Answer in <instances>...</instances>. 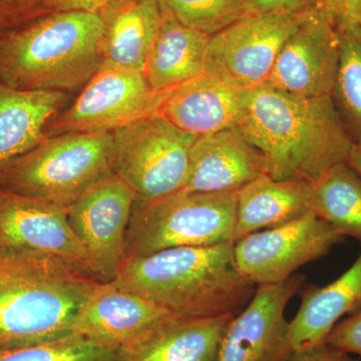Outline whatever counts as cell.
<instances>
[{"mask_svg": "<svg viewBox=\"0 0 361 361\" xmlns=\"http://www.w3.org/2000/svg\"><path fill=\"white\" fill-rule=\"evenodd\" d=\"M182 25L213 35L248 16L245 0H159Z\"/></svg>", "mask_w": 361, "mask_h": 361, "instance_id": "cell-27", "label": "cell"}, {"mask_svg": "<svg viewBox=\"0 0 361 361\" xmlns=\"http://www.w3.org/2000/svg\"><path fill=\"white\" fill-rule=\"evenodd\" d=\"M311 211L344 237L361 242V177L348 161L311 184Z\"/></svg>", "mask_w": 361, "mask_h": 361, "instance_id": "cell-24", "label": "cell"}, {"mask_svg": "<svg viewBox=\"0 0 361 361\" xmlns=\"http://www.w3.org/2000/svg\"><path fill=\"white\" fill-rule=\"evenodd\" d=\"M265 174L263 157L238 129L198 137L190 153L189 175L183 190L239 191Z\"/></svg>", "mask_w": 361, "mask_h": 361, "instance_id": "cell-16", "label": "cell"}, {"mask_svg": "<svg viewBox=\"0 0 361 361\" xmlns=\"http://www.w3.org/2000/svg\"><path fill=\"white\" fill-rule=\"evenodd\" d=\"M0 249L54 256L101 280L61 204L0 190Z\"/></svg>", "mask_w": 361, "mask_h": 361, "instance_id": "cell-12", "label": "cell"}, {"mask_svg": "<svg viewBox=\"0 0 361 361\" xmlns=\"http://www.w3.org/2000/svg\"><path fill=\"white\" fill-rule=\"evenodd\" d=\"M114 174L111 133L51 135L0 170V190L66 207Z\"/></svg>", "mask_w": 361, "mask_h": 361, "instance_id": "cell-5", "label": "cell"}, {"mask_svg": "<svg viewBox=\"0 0 361 361\" xmlns=\"http://www.w3.org/2000/svg\"><path fill=\"white\" fill-rule=\"evenodd\" d=\"M344 239L329 223L310 212L237 240L235 261L240 273L256 287L277 284L302 266L326 256Z\"/></svg>", "mask_w": 361, "mask_h": 361, "instance_id": "cell-10", "label": "cell"}, {"mask_svg": "<svg viewBox=\"0 0 361 361\" xmlns=\"http://www.w3.org/2000/svg\"><path fill=\"white\" fill-rule=\"evenodd\" d=\"M248 16L301 14L324 4V0H245Z\"/></svg>", "mask_w": 361, "mask_h": 361, "instance_id": "cell-32", "label": "cell"}, {"mask_svg": "<svg viewBox=\"0 0 361 361\" xmlns=\"http://www.w3.org/2000/svg\"><path fill=\"white\" fill-rule=\"evenodd\" d=\"M102 283L54 256L0 249V348L71 336Z\"/></svg>", "mask_w": 361, "mask_h": 361, "instance_id": "cell-3", "label": "cell"}, {"mask_svg": "<svg viewBox=\"0 0 361 361\" xmlns=\"http://www.w3.org/2000/svg\"><path fill=\"white\" fill-rule=\"evenodd\" d=\"M310 11L246 16L235 21L211 35L204 73L239 90L262 85L285 42Z\"/></svg>", "mask_w": 361, "mask_h": 361, "instance_id": "cell-9", "label": "cell"}, {"mask_svg": "<svg viewBox=\"0 0 361 361\" xmlns=\"http://www.w3.org/2000/svg\"><path fill=\"white\" fill-rule=\"evenodd\" d=\"M0 361H120L118 349L68 336L28 345L0 348Z\"/></svg>", "mask_w": 361, "mask_h": 361, "instance_id": "cell-26", "label": "cell"}, {"mask_svg": "<svg viewBox=\"0 0 361 361\" xmlns=\"http://www.w3.org/2000/svg\"><path fill=\"white\" fill-rule=\"evenodd\" d=\"M134 0H49L54 11H85L99 16L104 23L130 6Z\"/></svg>", "mask_w": 361, "mask_h": 361, "instance_id": "cell-31", "label": "cell"}, {"mask_svg": "<svg viewBox=\"0 0 361 361\" xmlns=\"http://www.w3.org/2000/svg\"><path fill=\"white\" fill-rule=\"evenodd\" d=\"M326 343L361 360V310L337 323Z\"/></svg>", "mask_w": 361, "mask_h": 361, "instance_id": "cell-30", "label": "cell"}, {"mask_svg": "<svg viewBox=\"0 0 361 361\" xmlns=\"http://www.w3.org/2000/svg\"><path fill=\"white\" fill-rule=\"evenodd\" d=\"M338 37L341 58L331 97L353 142L361 145V37Z\"/></svg>", "mask_w": 361, "mask_h": 361, "instance_id": "cell-25", "label": "cell"}, {"mask_svg": "<svg viewBox=\"0 0 361 361\" xmlns=\"http://www.w3.org/2000/svg\"><path fill=\"white\" fill-rule=\"evenodd\" d=\"M161 8L163 18L149 49L145 75L157 92H169L203 75L211 35L182 25Z\"/></svg>", "mask_w": 361, "mask_h": 361, "instance_id": "cell-22", "label": "cell"}, {"mask_svg": "<svg viewBox=\"0 0 361 361\" xmlns=\"http://www.w3.org/2000/svg\"><path fill=\"white\" fill-rule=\"evenodd\" d=\"M66 92L23 90L0 82V170L32 151L68 102Z\"/></svg>", "mask_w": 361, "mask_h": 361, "instance_id": "cell-20", "label": "cell"}, {"mask_svg": "<svg viewBox=\"0 0 361 361\" xmlns=\"http://www.w3.org/2000/svg\"><path fill=\"white\" fill-rule=\"evenodd\" d=\"M111 134V168L142 201L182 191L197 135L160 115L130 123Z\"/></svg>", "mask_w": 361, "mask_h": 361, "instance_id": "cell-7", "label": "cell"}, {"mask_svg": "<svg viewBox=\"0 0 361 361\" xmlns=\"http://www.w3.org/2000/svg\"><path fill=\"white\" fill-rule=\"evenodd\" d=\"M111 283L194 318L238 314L257 288L237 268L234 242L128 258Z\"/></svg>", "mask_w": 361, "mask_h": 361, "instance_id": "cell-2", "label": "cell"}, {"mask_svg": "<svg viewBox=\"0 0 361 361\" xmlns=\"http://www.w3.org/2000/svg\"><path fill=\"white\" fill-rule=\"evenodd\" d=\"M163 18L159 0H134L106 21L104 63L145 73Z\"/></svg>", "mask_w": 361, "mask_h": 361, "instance_id": "cell-23", "label": "cell"}, {"mask_svg": "<svg viewBox=\"0 0 361 361\" xmlns=\"http://www.w3.org/2000/svg\"><path fill=\"white\" fill-rule=\"evenodd\" d=\"M235 315L194 318L171 314L118 348L120 361H217Z\"/></svg>", "mask_w": 361, "mask_h": 361, "instance_id": "cell-15", "label": "cell"}, {"mask_svg": "<svg viewBox=\"0 0 361 361\" xmlns=\"http://www.w3.org/2000/svg\"><path fill=\"white\" fill-rule=\"evenodd\" d=\"M135 193L111 174L68 206L71 228L96 265L103 282H111L127 260V235Z\"/></svg>", "mask_w": 361, "mask_h": 361, "instance_id": "cell-11", "label": "cell"}, {"mask_svg": "<svg viewBox=\"0 0 361 361\" xmlns=\"http://www.w3.org/2000/svg\"><path fill=\"white\" fill-rule=\"evenodd\" d=\"M106 23L85 11H54L0 35V82L23 90L85 87L104 63Z\"/></svg>", "mask_w": 361, "mask_h": 361, "instance_id": "cell-4", "label": "cell"}, {"mask_svg": "<svg viewBox=\"0 0 361 361\" xmlns=\"http://www.w3.org/2000/svg\"><path fill=\"white\" fill-rule=\"evenodd\" d=\"M51 13L49 0H0V35Z\"/></svg>", "mask_w": 361, "mask_h": 361, "instance_id": "cell-28", "label": "cell"}, {"mask_svg": "<svg viewBox=\"0 0 361 361\" xmlns=\"http://www.w3.org/2000/svg\"><path fill=\"white\" fill-rule=\"evenodd\" d=\"M339 58L338 33L322 4L306 14L285 42L263 84L298 97H331Z\"/></svg>", "mask_w": 361, "mask_h": 361, "instance_id": "cell-14", "label": "cell"}, {"mask_svg": "<svg viewBox=\"0 0 361 361\" xmlns=\"http://www.w3.org/2000/svg\"><path fill=\"white\" fill-rule=\"evenodd\" d=\"M171 314L167 308L146 297L103 282L78 312L71 334L118 349Z\"/></svg>", "mask_w": 361, "mask_h": 361, "instance_id": "cell-17", "label": "cell"}, {"mask_svg": "<svg viewBox=\"0 0 361 361\" xmlns=\"http://www.w3.org/2000/svg\"><path fill=\"white\" fill-rule=\"evenodd\" d=\"M287 361H361L345 351L334 348L330 344H318L311 348L293 351Z\"/></svg>", "mask_w": 361, "mask_h": 361, "instance_id": "cell-33", "label": "cell"}, {"mask_svg": "<svg viewBox=\"0 0 361 361\" xmlns=\"http://www.w3.org/2000/svg\"><path fill=\"white\" fill-rule=\"evenodd\" d=\"M169 92H157L141 71L104 63L70 108L47 127V135L111 133L157 115Z\"/></svg>", "mask_w": 361, "mask_h": 361, "instance_id": "cell-8", "label": "cell"}, {"mask_svg": "<svg viewBox=\"0 0 361 361\" xmlns=\"http://www.w3.org/2000/svg\"><path fill=\"white\" fill-rule=\"evenodd\" d=\"M242 109L236 129L276 180L313 184L348 161L355 145L331 97H298L262 84L242 90Z\"/></svg>", "mask_w": 361, "mask_h": 361, "instance_id": "cell-1", "label": "cell"}, {"mask_svg": "<svg viewBox=\"0 0 361 361\" xmlns=\"http://www.w3.org/2000/svg\"><path fill=\"white\" fill-rule=\"evenodd\" d=\"M237 192H177L157 200L135 199L127 259L176 247L234 242Z\"/></svg>", "mask_w": 361, "mask_h": 361, "instance_id": "cell-6", "label": "cell"}, {"mask_svg": "<svg viewBox=\"0 0 361 361\" xmlns=\"http://www.w3.org/2000/svg\"><path fill=\"white\" fill-rule=\"evenodd\" d=\"M324 6L338 35L361 37V0H324Z\"/></svg>", "mask_w": 361, "mask_h": 361, "instance_id": "cell-29", "label": "cell"}, {"mask_svg": "<svg viewBox=\"0 0 361 361\" xmlns=\"http://www.w3.org/2000/svg\"><path fill=\"white\" fill-rule=\"evenodd\" d=\"M306 276L294 274L277 284L261 285L228 325L217 361H287L293 353L287 304L300 292Z\"/></svg>", "mask_w": 361, "mask_h": 361, "instance_id": "cell-13", "label": "cell"}, {"mask_svg": "<svg viewBox=\"0 0 361 361\" xmlns=\"http://www.w3.org/2000/svg\"><path fill=\"white\" fill-rule=\"evenodd\" d=\"M311 211V184L262 175L237 192L234 242L303 217Z\"/></svg>", "mask_w": 361, "mask_h": 361, "instance_id": "cell-21", "label": "cell"}, {"mask_svg": "<svg viewBox=\"0 0 361 361\" xmlns=\"http://www.w3.org/2000/svg\"><path fill=\"white\" fill-rule=\"evenodd\" d=\"M242 90L203 73L171 90L158 115L185 132L202 137L238 127Z\"/></svg>", "mask_w": 361, "mask_h": 361, "instance_id": "cell-18", "label": "cell"}, {"mask_svg": "<svg viewBox=\"0 0 361 361\" xmlns=\"http://www.w3.org/2000/svg\"><path fill=\"white\" fill-rule=\"evenodd\" d=\"M299 294L300 307L289 322L294 351L324 343L342 317L361 310V251L355 262L331 283H305Z\"/></svg>", "mask_w": 361, "mask_h": 361, "instance_id": "cell-19", "label": "cell"}, {"mask_svg": "<svg viewBox=\"0 0 361 361\" xmlns=\"http://www.w3.org/2000/svg\"><path fill=\"white\" fill-rule=\"evenodd\" d=\"M348 163L361 177V145L355 144L350 149Z\"/></svg>", "mask_w": 361, "mask_h": 361, "instance_id": "cell-34", "label": "cell"}]
</instances>
